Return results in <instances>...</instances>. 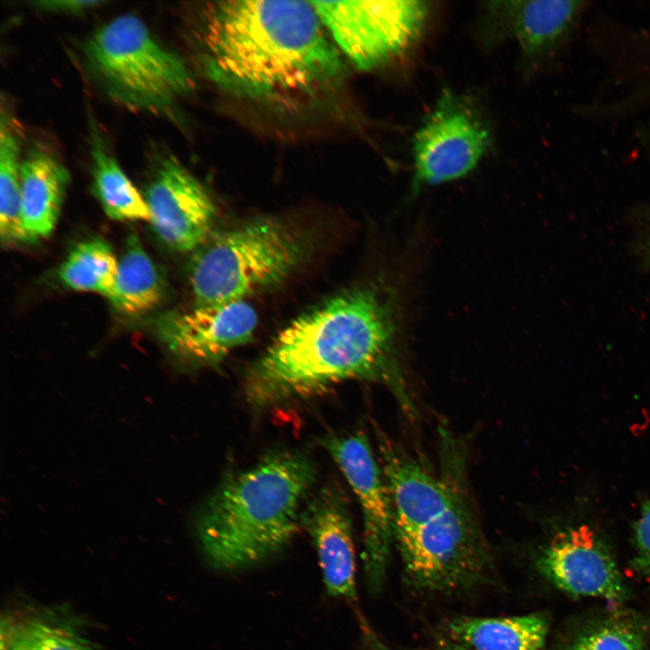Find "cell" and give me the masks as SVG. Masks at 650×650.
Returning a JSON list of instances; mask_svg holds the SVG:
<instances>
[{
	"label": "cell",
	"mask_w": 650,
	"mask_h": 650,
	"mask_svg": "<svg viewBox=\"0 0 650 650\" xmlns=\"http://www.w3.org/2000/svg\"><path fill=\"white\" fill-rule=\"evenodd\" d=\"M398 309L376 288H356L288 324L248 370L247 402L268 408L341 381L380 380L413 412L398 355Z\"/></svg>",
	"instance_id": "1"
},
{
	"label": "cell",
	"mask_w": 650,
	"mask_h": 650,
	"mask_svg": "<svg viewBox=\"0 0 650 650\" xmlns=\"http://www.w3.org/2000/svg\"><path fill=\"white\" fill-rule=\"evenodd\" d=\"M202 42L207 76L241 97H311L334 87L343 73L311 1L215 3L205 14Z\"/></svg>",
	"instance_id": "2"
},
{
	"label": "cell",
	"mask_w": 650,
	"mask_h": 650,
	"mask_svg": "<svg viewBox=\"0 0 650 650\" xmlns=\"http://www.w3.org/2000/svg\"><path fill=\"white\" fill-rule=\"evenodd\" d=\"M315 475L308 457L284 451L227 479L197 525L209 564L218 571H240L284 549L301 525L302 506Z\"/></svg>",
	"instance_id": "3"
},
{
	"label": "cell",
	"mask_w": 650,
	"mask_h": 650,
	"mask_svg": "<svg viewBox=\"0 0 650 650\" xmlns=\"http://www.w3.org/2000/svg\"><path fill=\"white\" fill-rule=\"evenodd\" d=\"M303 252L302 238L274 218L253 219L210 236L189 265L195 305L246 301L287 278Z\"/></svg>",
	"instance_id": "4"
},
{
	"label": "cell",
	"mask_w": 650,
	"mask_h": 650,
	"mask_svg": "<svg viewBox=\"0 0 650 650\" xmlns=\"http://www.w3.org/2000/svg\"><path fill=\"white\" fill-rule=\"evenodd\" d=\"M84 52L88 69L108 95L132 108L164 111L194 86L183 60L131 14L96 30Z\"/></svg>",
	"instance_id": "5"
},
{
	"label": "cell",
	"mask_w": 650,
	"mask_h": 650,
	"mask_svg": "<svg viewBox=\"0 0 650 650\" xmlns=\"http://www.w3.org/2000/svg\"><path fill=\"white\" fill-rule=\"evenodd\" d=\"M408 581L415 588L452 592L478 582L490 553L467 492L420 525L395 533Z\"/></svg>",
	"instance_id": "6"
},
{
	"label": "cell",
	"mask_w": 650,
	"mask_h": 650,
	"mask_svg": "<svg viewBox=\"0 0 650 650\" xmlns=\"http://www.w3.org/2000/svg\"><path fill=\"white\" fill-rule=\"evenodd\" d=\"M323 25L361 70L379 68L409 51L426 26L428 2L311 1Z\"/></svg>",
	"instance_id": "7"
},
{
	"label": "cell",
	"mask_w": 650,
	"mask_h": 650,
	"mask_svg": "<svg viewBox=\"0 0 650 650\" xmlns=\"http://www.w3.org/2000/svg\"><path fill=\"white\" fill-rule=\"evenodd\" d=\"M488 128L469 102L446 91L413 140V188L464 177L488 150Z\"/></svg>",
	"instance_id": "8"
},
{
	"label": "cell",
	"mask_w": 650,
	"mask_h": 650,
	"mask_svg": "<svg viewBox=\"0 0 650 650\" xmlns=\"http://www.w3.org/2000/svg\"><path fill=\"white\" fill-rule=\"evenodd\" d=\"M325 447L361 506L364 573L369 589L376 591L384 582L395 543L394 507L386 478L362 432L330 436L325 440Z\"/></svg>",
	"instance_id": "9"
},
{
	"label": "cell",
	"mask_w": 650,
	"mask_h": 650,
	"mask_svg": "<svg viewBox=\"0 0 650 650\" xmlns=\"http://www.w3.org/2000/svg\"><path fill=\"white\" fill-rule=\"evenodd\" d=\"M258 317L246 301L195 305L158 318L156 331L168 349L182 361L211 366L253 338Z\"/></svg>",
	"instance_id": "10"
},
{
	"label": "cell",
	"mask_w": 650,
	"mask_h": 650,
	"mask_svg": "<svg viewBox=\"0 0 650 650\" xmlns=\"http://www.w3.org/2000/svg\"><path fill=\"white\" fill-rule=\"evenodd\" d=\"M144 197L154 232L172 250L195 251L211 236L215 204L202 184L172 158L160 160Z\"/></svg>",
	"instance_id": "11"
},
{
	"label": "cell",
	"mask_w": 650,
	"mask_h": 650,
	"mask_svg": "<svg viewBox=\"0 0 650 650\" xmlns=\"http://www.w3.org/2000/svg\"><path fill=\"white\" fill-rule=\"evenodd\" d=\"M539 571L561 590L576 597L621 601L622 575L610 552L588 525L557 534L537 560Z\"/></svg>",
	"instance_id": "12"
},
{
	"label": "cell",
	"mask_w": 650,
	"mask_h": 650,
	"mask_svg": "<svg viewBox=\"0 0 650 650\" xmlns=\"http://www.w3.org/2000/svg\"><path fill=\"white\" fill-rule=\"evenodd\" d=\"M584 2L571 0L490 1L483 6L485 32L509 37L530 61L553 53L574 28Z\"/></svg>",
	"instance_id": "13"
},
{
	"label": "cell",
	"mask_w": 650,
	"mask_h": 650,
	"mask_svg": "<svg viewBox=\"0 0 650 650\" xmlns=\"http://www.w3.org/2000/svg\"><path fill=\"white\" fill-rule=\"evenodd\" d=\"M301 525L317 552L327 593L356 599V561L353 530L347 498L337 486L322 488L304 506Z\"/></svg>",
	"instance_id": "14"
},
{
	"label": "cell",
	"mask_w": 650,
	"mask_h": 650,
	"mask_svg": "<svg viewBox=\"0 0 650 650\" xmlns=\"http://www.w3.org/2000/svg\"><path fill=\"white\" fill-rule=\"evenodd\" d=\"M20 180L23 222L35 242L54 230L70 177L53 156L33 150L21 161Z\"/></svg>",
	"instance_id": "15"
},
{
	"label": "cell",
	"mask_w": 650,
	"mask_h": 650,
	"mask_svg": "<svg viewBox=\"0 0 650 650\" xmlns=\"http://www.w3.org/2000/svg\"><path fill=\"white\" fill-rule=\"evenodd\" d=\"M450 641L469 650H544L546 619L537 614L459 617L447 623Z\"/></svg>",
	"instance_id": "16"
},
{
	"label": "cell",
	"mask_w": 650,
	"mask_h": 650,
	"mask_svg": "<svg viewBox=\"0 0 650 650\" xmlns=\"http://www.w3.org/2000/svg\"><path fill=\"white\" fill-rule=\"evenodd\" d=\"M90 153L94 194L107 216L116 221L149 220L144 197L124 172L94 125Z\"/></svg>",
	"instance_id": "17"
},
{
	"label": "cell",
	"mask_w": 650,
	"mask_h": 650,
	"mask_svg": "<svg viewBox=\"0 0 650 650\" xmlns=\"http://www.w3.org/2000/svg\"><path fill=\"white\" fill-rule=\"evenodd\" d=\"M164 291L157 267L138 236L131 234L118 260L115 290L109 301L123 313L143 314L159 305Z\"/></svg>",
	"instance_id": "18"
},
{
	"label": "cell",
	"mask_w": 650,
	"mask_h": 650,
	"mask_svg": "<svg viewBox=\"0 0 650 650\" xmlns=\"http://www.w3.org/2000/svg\"><path fill=\"white\" fill-rule=\"evenodd\" d=\"M6 628L2 650H98L64 611L43 610Z\"/></svg>",
	"instance_id": "19"
},
{
	"label": "cell",
	"mask_w": 650,
	"mask_h": 650,
	"mask_svg": "<svg viewBox=\"0 0 650 650\" xmlns=\"http://www.w3.org/2000/svg\"><path fill=\"white\" fill-rule=\"evenodd\" d=\"M118 260L111 246L101 238L78 244L60 266L58 275L68 288L92 292L110 300L113 296Z\"/></svg>",
	"instance_id": "20"
},
{
	"label": "cell",
	"mask_w": 650,
	"mask_h": 650,
	"mask_svg": "<svg viewBox=\"0 0 650 650\" xmlns=\"http://www.w3.org/2000/svg\"><path fill=\"white\" fill-rule=\"evenodd\" d=\"M2 114L0 131V234L5 244L30 242L22 218L20 142Z\"/></svg>",
	"instance_id": "21"
},
{
	"label": "cell",
	"mask_w": 650,
	"mask_h": 650,
	"mask_svg": "<svg viewBox=\"0 0 650 650\" xmlns=\"http://www.w3.org/2000/svg\"><path fill=\"white\" fill-rule=\"evenodd\" d=\"M645 638L636 622L611 619L576 638L566 650H643Z\"/></svg>",
	"instance_id": "22"
},
{
	"label": "cell",
	"mask_w": 650,
	"mask_h": 650,
	"mask_svg": "<svg viewBox=\"0 0 650 650\" xmlns=\"http://www.w3.org/2000/svg\"><path fill=\"white\" fill-rule=\"evenodd\" d=\"M636 553L633 566L640 574L650 580V500L643 503L634 525Z\"/></svg>",
	"instance_id": "23"
},
{
	"label": "cell",
	"mask_w": 650,
	"mask_h": 650,
	"mask_svg": "<svg viewBox=\"0 0 650 650\" xmlns=\"http://www.w3.org/2000/svg\"><path fill=\"white\" fill-rule=\"evenodd\" d=\"M37 8L56 13L80 14L88 9L106 4L105 1L89 0H48L32 2Z\"/></svg>",
	"instance_id": "24"
},
{
	"label": "cell",
	"mask_w": 650,
	"mask_h": 650,
	"mask_svg": "<svg viewBox=\"0 0 650 650\" xmlns=\"http://www.w3.org/2000/svg\"><path fill=\"white\" fill-rule=\"evenodd\" d=\"M363 628L367 650H393L383 643L368 627H363Z\"/></svg>",
	"instance_id": "25"
},
{
	"label": "cell",
	"mask_w": 650,
	"mask_h": 650,
	"mask_svg": "<svg viewBox=\"0 0 650 650\" xmlns=\"http://www.w3.org/2000/svg\"><path fill=\"white\" fill-rule=\"evenodd\" d=\"M439 650H469V649L450 640V641H446V642H443L442 644H441V647Z\"/></svg>",
	"instance_id": "26"
},
{
	"label": "cell",
	"mask_w": 650,
	"mask_h": 650,
	"mask_svg": "<svg viewBox=\"0 0 650 650\" xmlns=\"http://www.w3.org/2000/svg\"><path fill=\"white\" fill-rule=\"evenodd\" d=\"M646 247H647V252H646V253H647V255H648V259L650 260V237H649V239H648V241H647Z\"/></svg>",
	"instance_id": "27"
}]
</instances>
